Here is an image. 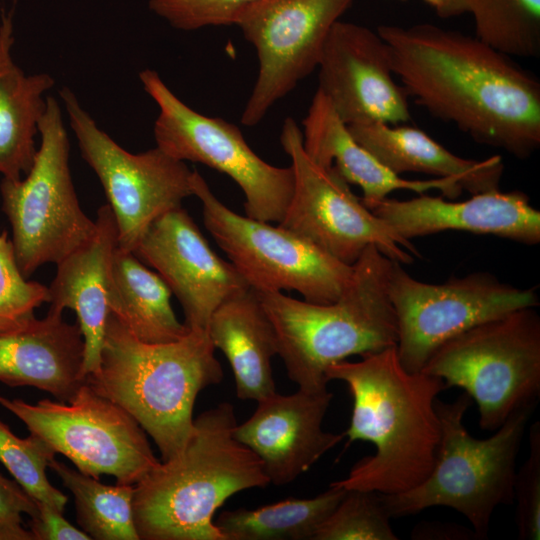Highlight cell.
I'll list each match as a JSON object with an SVG mask.
<instances>
[{"mask_svg":"<svg viewBox=\"0 0 540 540\" xmlns=\"http://www.w3.org/2000/svg\"><path fill=\"white\" fill-rule=\"evenodd\" d=\"M207 332L232 368L239 399L258 402L276 392L272 359L278 354L277 335L254 289L222 303Z\"/></svg>","mask_w":540,"mask_h":540,"instance_id":"obj_25","label":"cell"},{"mask_svg":"<svg viewBox=\"0 0 540 540\" xmlns=\"http://www.w3.org/2000/svg\"><path fill=\"white\" fill-rule=\"evenodd\" d=\"M393 264L368 246L353 264L343 293L327 304L255 290L274 326L278 355L300 390H326V371L333 364L396 346L397 319L389 294Z\"/></svg>","mask_w":540,"mask_h":540,"instance_id":"obj_5","label":"cell"},{"mask_svg":"<svg viewBox=\"0 0 540 540\" xmlns=\"http://www.w3.org/2000/svg\"><path fill=\"white\" fill-rule=\"evenodd\" d=\"M215 350L206 331L190 330L168 343L143 342L111 312L99 367L84 381L127 411L167 461L192 432L198 394L223 379Z\"/></svg>","mask_w":540,"mask_h":540,"instance_id":"obj_4","label":"cell"},{"mask_svg":"<svg viewBox=\"0 0 540 540\" xmlns=\"http://www.w3.org/2000/svg\"><path fill=\"white\" fill-rule=\"evenodd\" d=\"M74 497L76 519L91 539L139 540L133 514L134 485H106L51 459L49 467Z\"/></svg>","mask_w":540,"mask_h":540,"instance_id":"obj_28","label":"cell"},{"mask_svg":"<svg viewBox=\"0 0 540 540\" xmlns=\"http://www.w3.org/2000/svg\"><path fill=\"white\" fill-rule=\"evenodd\" d=\"M476 37L511 57L540 54V0H462Z\"/></svg>","mask_w":540,"mask_h":540,"instance_id":"obj_29","label":"cell"},{"mask_svg":"<svg viewBox=\"0 0 540 540\" xmlns=\"http://www.w3.org/2000/svg\"><path fill=\"white\" fill-rule=\"evenodd\" d=\"M280 142L294 172V191L281 227L348 265L371 245L401 264L419 256L414 244L369 210L333 167H322L308 156L302 131L291 117L284 121Z\"/></svg>","mask_w":540,"mask_h":540,"instance_id":"obj_13","label":"cell"},{"mask_svg":"<svg viewBox=\"0 0 540 540\" xmlns=\"http://www.w3.org/2000/svg\"><path fill=\"white\" fill-rule=\"evenodd\" d=\"M408 97L475 141L519 159L540 145V82L476 36L433 24L380 25Z\"/></svg>","mask_w":540,"mask_h":540,"instance_id":"obj_1","label":"cell"},{"mask_svg":"<svg viewBox=\"0 0 540 540\" xmlns=\"http://www.w3.org/2000/svg\"><path fill=\"white\" fill-rule=\"evenodd\" d=\"M402 366L421 371L445 341L514 310L539 305L536 287L503 283L488 272L454 277L441 284L422 282L394 261L389 284Z\"/></svg>","mask_w":540,"mask_h":540,"instance_id":"obj_14","label":"cell"},{"mask_svg":"<svg viewBox=\"0 0 540 540\" xmlns=\"http://www.w3.org/2000/svg\"><path fill=\"white\" fill-rule=\"evenodd\" d=\"M39 135L40 145L27 174L19 180L2 178L0 183L1 208L26 278L44 264L60 262L96 230L75 191L70 141L61 106L53 96H47Z\"/></svg>","mask_w":540,"mask_h":540,"instance_id":"obj_8","label":"cell"},{"mask_svg":"<svg viewBox=\"0 0 540 540\" xmlns=\"http://www.w3.org/2000/svg\"><path fill=\"white\" fill-rule=\"evenodd\" d=\"M363 204L408 241L453 230L494 235L526 245L540 242V212L519 190L494 189L456 202L423 193L409 200L385 197Z\"/></svg>","mask_w":540,"mask_h":540,"instance_id":"obj_19","label":"cell"},{"mask_svg":"<svg viewBox=\"0 0 540 540\" xmlns=\"http://www.w3.org/2000/svg\"><path fill=\"white\" fill-rule=\"evenodd\" d=\"M302 125L303 147L308 156L322 167H333L348 184L359 186L363 203L381 200L396 190L423 194L436 189L451 200L463 192L455 177L408 180L389 170L353 138L318 89Z\"/></svg>","mask_w":540,"mask_h":540,"instance_id":"obj_22","label":"cell"},{"mask_svg":"<svg viewBox=\"0 0 540 540\" xmlns=\"http://www.w3.org/2000/svg\"><path fill=\"white\" fill-rule=\"evenodd\" d=\"M326 379L346 383L353 409L344 436L367 441L375 453L361 458L346 478L331 485L345 490L399 494L422 483L436 461L441 425L435 402L447 389L441 378L410 372L396 346L330 366Z\"/></svg>","mask_w":540,"mask_h":540,"instance_id":"obj_2","label":"cell"},{"mask_svg":"<svg viewBox=\"0 0 540 540\" xmlns=\"http://www.w3.org/2000/svg\"><path fill=\"white\" fill-rule=\"evenodd\" d=\"M236 424L228 402L204 411L183 449L134 485L139 540H224L217 509L240 491L270 484L260 459L235 438Z\"/></svg>","mask_w":540,"mask_h":540,"instance_id":"obj_3","label":"cell"},{"mask_svg":"<svg viewBox=\"0 0 540 540\" xmlns=\"http://www.w3.org/2000/svg\"><path fill=\"white\" fill-rule=\"evenodd\" d=\"M0 405L91 477L110 475L117 484L135 485L160 463L139 423L85 381L67 402L31 404L0 395Z\"/></svg>","mask_w":540,"mask_h":540,"instance_id":"obj_11","label":"cell"},{"mask_svg":"<svg viewBox=\"0 0 540 540\" xmlns=\"http://www.w3.org/2000/svg\"><path fill=\"white\" fill-rule=\"evenodd\" d=\"M48 309L25 326L0 332V382L31 386L67 402L84 383V340L78 323Z\"/></svg>","mask_w":540,"mask_h":540,"instance_id":"obj_21","label":"cell"},{"mask_svg":"<svg viewBox=\"0 0 540 540\" xmlns=\"http://www.w3.org/2000/svg\"><path fill=\"white\" fill-rule=\"evenodd\" d=\"M354 0H256L235 24L257 52L259 70L241 116L257 125L319 64L334 24Z\"/></svg>","mask_w":540,"mask_h":540,"instance_id":"obj_15","label":"cell"},{"mask_svg":"<svg viewBox=\"0 0 540 540\" xmlns=\"http://www.w3.org/2000/svg\"><path fill=\"white\" fill-rule=\"evenodd\" d=\"M172 292L162 277L134 252L117 247L111 267L110 311L139 340L168 343L190 330L171 306Z\"/></svg>","mask_w":540,"mask_h":540,"instance_id":"obj_26","label":"cell"},{"mask_svg":"<svg viewBox=\"0 0 540 540\" xmlns=\"http://www.w3.org/2000/svg\"><path fill=\"white\" fill-rule=\"evenodd\" d=\"M37 502V501H36ZM37 514L31 518L34 540H90V536L68 522L56 508L37 502Z\"/></svg>","mask_w":540,"mask_h":540,"instance_id":"obj_36","label":"cell"},{"mask_svg":"<svg viewBox=\"0 0 540 540\" xmlns=\"http://www.w3.org/2000/svg\"><path fill=\"white\" fill-rule=\"evenodd\" d=\"M139 80L159 108L153 130L156 146L175 159L201 163L226 174L244 194L246 216L279 224L294 191L291 165L277 167L265 162L236 125L193 110L157 71L144 69Z\"/></svg>","mask_w":540,"mask_h":540,"instance_id":"obj_10","label":"cell"},{"mask_svg":"<svg viewBox=\"0 0 540 540\" xmlns=\"http://www.w3.org/2000/svg\"><path fill=\"white\" fill-rule=\"evenodd\" d=\"M470 404L465 392L452 402L436 399L441 440L435 464L418 486L381 494L391 518L450 507L466 517L477 539H486L495 509L514 501L516 459L535 406L516 409L490 437L478 439L464 425Z\"/></svg>","mask_w":540,"mask_h":540,"instance_id":"obj_6","label":"cell"},{"mask_svg":"<svg viewBox=\"0 0 540 540\" xmlns=\"http://www.w3.org/2000/svg\"><path fill=\"white\" fill-rule=\"evenodd\" d=\"M381 493L347 490L313 540H398Z\"/></svg>","mask_w":540,"mask_h":540,"instance_id":"obj_31","label":"cell"},{"mask_svg":"<svg viewBox=\"0 0 540 540\" xmlns=\"http://www.w3.org/2000/svg\"><path fill=\"white\" fill-rule=\"evenodd\" d=\"M49 302L47 286L26 278L17 263L7 231L0 232V332L21 328L35 318V310Z\"/></svg>","mask_w":540,"mask_h":540,"instance_id":"obj_32","label":"cell"},{"mask_svg":"<svg viewBox=\"0 0 540 540\" xmlns=\"http://www.w3.org/2000/svg\"><path fill=\"white\" fill-rule=\"evenodd\" d=\"M438 16L449 18L464 14L462 0H424Z\"/></svg>","mask_w":540,"mask_h":540,"instance_id":"obj_38","label":"cell"},{"mask_svg":"<svg viewBox=\"0 0 540 540\" xmlns=\"http://www.w3.org/2000/svg\"><path fill=\"white\" fill-rule=\"evenodd\" d=\"M413 539H477L472 529H464L460 526L449 524H422L415 527L412 533Z\"/></svg>","mask_w":540,"mask_h":540,"instance_id":"obj_37","label":"cell"},{"mask_svg":"<svg viewBox=\"0 0 540 540\" xmlns=\"http://www.w3.org/2000/svg\"><path fill=\"white\" fill-rule=\"evenodd\" d=\"M332 397L328 389L275 392L257 402L248 420L236 424L235 438L260 459L270 483L293 482L345 437L322 428Z\"/></svg>","mask_w":540,"mask_h":540,"instance_id":"obj_18","label":"cell"},{"mask_svg":"<svg viewBox=\"0 0 540 540\" xmlns=\"http://www.w3.org/2000/svg\"><path fill=\"white\" fill-rule=\"evenodd\" d=\"M59 96L81 156L98 177L114 214L118 247L133 252L154 220L193 196V170L157 146L128 152L98 126L69 87Z\"/></svg>","mask_w":540,"mask_h":540,"instance_id":"obj_12","label":"cell"},{"mask_svg":"<svg viewBox=\"0 0 540 540\" xmlns=\"http://www.w3.org/2000/svg\"><path fill=\"white\" fill-rule=\"evenodd\" d=\"M317 68L318 90L347 126L411 120L409 97L394 78L387 46L377 31L337 21Z\"/></svg>","mask_w":540,"mask_h":540,"instance_id":"obj_17","label":"cell"},{"mask_svg":"<svg viewBox=\"0 0 540 540\" xmlns=\"http://www.w3.org/2000/svg\"><path fill=\"white\" fill-rule=\"evenodd\" d=\"M133 252L166 282L189 330L207 332L216 309L251 288L231 262L213 251L182 206L154 220Z\"/></svg>","mask_w":540,"mask_h":540,"instance_id":"obj_16","label":"cell"},{"mask_svg":"<svg viewBox=\"0 0 540 540\" xmlns=\"http://www.w3.org/2000/svg\"><path fill=\"white\" fill-rule=\"evenodd\" d=\"M256 0H148V7L171 27L192 31L234 25L240 12Z\"/></svg>","mask_w":540,"mask_h":540,"instance_id":"obj_33","label":"cell"},{"mask_svg":"<svg viewBox=\"0 0 540 540\" xmlns=\"http://www.w3.org/2000/svg\"><path fill=\"white\" fill-rule=\"evenodd\" d=\"M401 1H405V0H401Z\"/></svg>","mask_w":540,"mask_h":540,"instance_id":"obj_39","label":"cell"},{"mask_svg":"<svg viewBox=\"0 0 540 540\" xmlns=\"http://www.w3.org/2000/svg\"><path fill=\"white\" fill-rule=\"evenodd\" d=\"M191 183L193 196L202 204L206 229L252 289L295 290L303 300L316 304L334 302L343 293L353 265L279 224L235 213L215 196L197 170Z\"/></svg>","mask_w":540,"mask_h":540,"instance_id":"obj_9","label":"cell"},{"mask_svg":"<svg viewBox=\"0 0 540 540\" xmlns=\"http://www.w3.org/2000/svg\"><path fill=\"white\" fill-rule=\"evenodd\" d=\"M353 138L397 175L423 173L455 177L471 195L499 189L504 163L499 155L484 160L455 155L424 131L404 124L370 123L347 126Z\"/></svg>","mask_w":540,"mask_h":540,"instance_id":"obj_24","label":"cell"},{"mask_svg":"<svg viewBox=\"0 0 540 540\" xmlns=\"http://www.w3.org/2000/svg\"><path fill=\"white\" fill-rule=\"evenodd\" d=\"M94 234L63 258L49 289V309L68 308L77 316L84 340L82 374L97 371L109 314L111 267L118 227L108 204L97 211Z\"/></svg>","mask_w":540,"mask_h":540,"instance_id":"obj_20","label":"cell"},{"mask_svg":"<svg viewBox=\"0 0 540 540\" xmlns=\"http://www.w3.org/2000/svg\"><path fill=\"white\" fill-rule=\"evenodd\" d=\"M55 456L40 438L32 434L20 438L0 420V462L30 497L63 513L68 498L49 482L46 474Z\"/></svg>","mask_w":540,"mask_h":540,"instance_id":"obj_30","label":"cell"},{"mask_svg":"<svg viewBox=\"0 0 540 540\" xmlns=\"http://www.w3.org/2000/svg\"><path fill=\"white\" fill-rule=\"evenodd\" d=\"M422 372L458 387L478 408L479 427L495 431L540 395V316L525 307L478 324L441 344Z\"/></svg>","mask_w":540,"mask_h":540,"instance_id":"obj_7","label":"cell"},{"mask_svg":"<svg viewBox=\"0 0 540 540\" xmlns=\"http://www.w3.org/2000/svg\"><path fill=\"white\" fill-rule=\"evenodd\" d=\"M37 502L16 482L0 473V540H34L23 527L22 514H37Z\"/></svg>","mask_w":540,"mask_h":540,"instance_id":"obj_35","label":"cell"},{"mask_svg":"<svg viewBox=\"0 0 540 540\" xmlns=\"http://www.w3.org/2000/svg\"><path fill=\"white\" fill-rule=\"evenodd\" d=\"M516 525L521 540L540 539V422L529 427V454L514 479Z\"/></svg>","mask_w":540,"mask_h":540,"instance_id":"obj_34","label":"cell"},{"mask_svg":"<svg viewBox=\"0 0 540 540\" xmlns=\"http://www.w3.org/2000/svg\"><path fill=\"white\" fill-rule=\"evenodd\" d=\"M15 3L0 11V174L19 180L30 170L35 137L55 85L48 73L26 74L15 62Z\"/></svg>","mask_w":540,"mask_h":540,"instance_id":"obj_23","label":"cell"},{"mask_svg":"<svg viewBox=\"0 0 540 540\" xmlns=\"http://www.w3.org/2000/svg\"><path fill=\"white\" fill-rule=\"evenodd\" d=\"M347 490L331 485L305 499L290 498L256 509L225 510L214 520L224 540H313Z\"/></svg>","mask_w":540,"mask_h":540,"instance_id":"obj_27","label":"cell"}]
</instances>
